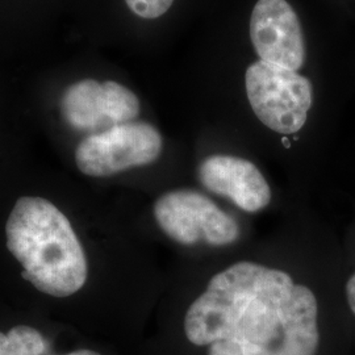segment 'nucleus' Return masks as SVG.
<instances>
[{
    "label": "nucleus",
    "instance_id": "nucleus-11",
    "mask_svg": "<svg viewBox=\"0 0 355 355\" xmlns=\"http://www.w3.org/2000/svg\"><path fill=\"white\" fill-rule=\"evenodd\" d=\"M346 293H347V303L350 305V309L355 315V274L347 282L346 286Z\"/></svg>",
    "mask_w": 355,
    "mask_h": 355
},
{
    "label": "nucleus",
    "instance_id": "nucleus-5",
    "mask_svg": "<svg viewBox=\"0 0 355 355\" xmlns=\"http://www.w3.org/2000/svg\"><path fill=\"white\" fill-rule=\"evenodd\" d=\"M154 217L171 240L187 246H225L240 237L236 220L196 191L166 192L154 204Z\"/></svg>",
    "mask_w": 355,
    "mask_h": 355
},
{
    "label": "nucleus",
    "instance_id": "nucleus-9",
    "mask_svg": "<svg viewBox=\"0 0 355 355\" xmlns=\"http://www.w3.org/2000/svg\"><path fill=\"white\" fill-rule=\"evenodd\" d=\"M45 350L44 336L32 327L17 325L8 333L0 331V355H42Z\"/></svg>",
    "mask_w": 355,
    "mask_h": 355
},
{
    "label": "nucleus",
    "instance_id": "nucleus-4",
    "mask_svg": "<svg viewBox=\"0 0 355 355\" xmlns=\"http://www.w3.org/2000/svg\"><path fill=\"white\" fill-rule=\"evenodd\" d=\"M162 146V136L157 128L144 121H130L80 141L76 164L85 175L112 177L128 168L155 162Z\"/></svg>",
    "mask_w": 355,
    "mask_h": 355
},
{
    "label": "nucleus",
    "instance_id": "nucleus-2",
    "mask_svg": "<svg viewBox=\"0 0 355 355\" xmlns=\"http://www.w3.org/2000/svg\"><path fill=\"white\" fill-rule=\"evenodd\" d=\"M7 248L23 266L21 277L38 291L67 297L87 280L89 266L71 223L54 204L20 198L6 225Z\"/></svg>",
    "mask_w": 355,
    "mask_h": 355
},
{
    "label": "nucleus",
    "instance_id": "nucleus-8",
    "mask_svg": "<svg viewBox=\"0 0 355 355\" xmlns=\"http://www.w3.org/2000/svg\"><path fill=\"white\" fill-rule=\"evenodd\" d=\"M204 189L225 196L242 211L258 212L271 202V189L258 167L234 155H211L199 166Z\"/></svg>",
    "mask_w": 355,
    "mask_h": 355
},
{
    "label": "nucleus",
    "instance_id": "nucleus-3",
    "mask_svg": "<svg viewBox=\"0 0 355 355\" xmlns=\"http://www.w3.org/2000/svg\"><path fill=\"white\" fill-rule=\"evenodd\" d=\"M245 87L254 114L280 135L299 132L312 105V85L297 71L258 61L245 74Z\"/></svg>",
    "mask_w": 355,
    "mask_h": 355
},
{
    "label": "nucleus",
    "instance_id": "nucleus-12",
    "mask_svg": "<svg viewBox=\"0 0 355 355\" xmlns=\"http://www.w3.org/2000/svg\"><path fill=\"white\" fill-rule=\"evenodd\" d=\"M66 355H101L99 353H96V352H92V350H89V349H82V350H76V352H73V353H69V354Z\"/></svg>",
    "mask_w": 355,
    "mask_h": 355
},
{
    "label": "nucleus",
    "instance_id": "nucleus-7",
    "mask_svg": "<svg viewBox=\"0 0 355 355\" xmlns=\"http://www.w3.org/2000/svg\"><path fill=\"white\" fill-rule=\"evenodd\" d=\"M250 38L261 61L297 71L305 62L299 17L287 0H258L250 19Z\"/></svg>",
    "mask_w": 355,
    "mask_h": 355
},
{
    "label": "nucleus",
    "instance_id": "nucleus-1",
    "mask_svg": "<svg viewBox=\"0 0 355 355\" xmlns=\"http://www.w3.org/2000/svg\"><path fill=\"white\" fill-rule=\"evenodd\" d=\"M318 300L280 270L239 262L190 305L184 333L208 355H316Z\"/></svg>",
    "mask_w": 355,
    "mask_h": 355
},
{
    "label": "nucleus",
    "instance_id": "nucleus-10",
    "mask_svg": "<svg viewBox=\"0 0 355 355\" xmlns=\"http://www.w3.org/2000/svg\"><path fill=\"white\" fill-rule=\"evenodd\" d=\"M125 3L132 12L142 19L152 20L165 15L173 6L174 0H125Z\"/></svg>",
    "mask_w": 355,
    "mask_h": 355
},
{
    "label": "nucleus",
    "instance_id": "nucleus-6",
    "mask_svg": "<svg viewBox=\"0 0 355 355\" xmlns=\"http://www.w3.org/2000/svg\"><path fill=\"white\" fill-rule=\"evenodd\" d=\"M61 112L73 129L95 135L135 121L140 114V101L117 82L83 79L64 91Z\"/></svg>",
    "mask_w": 355,
    "mask_h": 355
}]
</instances>
